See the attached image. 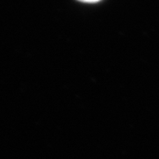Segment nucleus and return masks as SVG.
<instances>
[{
  "label": "nucleus",
  "instance_id": "f257e3e1",
  "mask_svg": "<svg viewBox=\"0 0 159 159\" xmlns=\"http://www.w3.org/2000/svg\"><path fill=\"white\" fill-rule=\"evenodd\" d=\"M78 1L85 3H96L98 2L99 1H101V0H78Z\"/></svg>",
  "mask_w": 159,
  "mask_h": 159
}]
</instances>
